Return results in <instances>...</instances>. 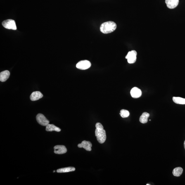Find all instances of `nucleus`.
Masks as SVG:
<instances>
[{
	"instance_id": "22",
	"label": "nucleus",
	"mask_w": 185,
	"mask_h": 185,
	"mask_svg": "<svg viewBox=\"0 0 185 185\" xmlns=\"http://www.w3.org/2000/svg\"><path fill=\"white\" fill-rule=\"evenodd\" d=\"M150 185V184H146V185Z\"/></svg>"
},
{
	"instance_id": "1",
	"label": "nucleus",
	"mask_w": 185,
	"mask_h": 185,
	"mask_svg": "<svg viewBox=\"0 0 185 185\" xmlns=\"http://www.w3.org/2000/svg\"><path fill=\"white\" fill-rule=\"evenodd\" d=\"M116 28L117 25L115 22L109 21L102 24L100 30L102 33L107 34L114 32Z\"/></svg>"
},
{
	"instance_id": "17",
	"label": "nucleus",
	"mask_w": 185,
	"mask_h": 185,
	"mask_svg": "<svg viewBox=\"0 0 185 185\" xmlns=\"http://www.w3.org/2000/svg\"><path fill=\"white\" fill-rule=\"evenodd\" d=\"M173 101L176 104H185V99L180 97H174L173 98Z\"/></svg>"
},
{
	"instance_id": "9",
	"label": "nucleus",
	"mask_w": 185,
	"mask_h": 185,
	"mask_svg": "<svg viewBox=\"0 0 185 185\" xmlns=\"http://www.w3.org/2000/svg\"><path fill=\"white\" fill-rule=\"evenodd\" d=\"M130 94L131 96L134 98H138L142 95V91L137 87H134L131 90Z\"/></svg>"
},
{
	"instance_id": "19",
	"label": "nucleus",
	"mask_w": 185,
	"mask_h": 185,
	"mask_svg": "<svg viewBox=\"0 0 185 185\" xmlns=\"http://www.w3.org/2000/svg\"><path fill=\"white\" fill-rule=\"evenodd\" d=\"M96 128H104L103 126L100 123L98 122L96 124Z\"/></svg>"
},
{
	"instance_id": "2",
	"label": "nucleus",
	"mask_w": 185,
	"mask_h": 185,
	"mask_svg": "<svg viewBox=\"0 0 185 185\" xmlns=\"http://www.w3.org/2000/svg\"><path fill=\"white\" fill-rule=\"evenodd\" d=\"M96 136L98 141L101 144L105 142L106 139V133L104 128H96L95 131Z\"/></svg>"
},
{
	"instance_id": "5",
	"label": "nucleus",
	"mask_w": 185,
	"mask_h": 185,
	"mask_svg": "<svg viewBox=\"0 0 185 185\" xmlns=\"http://www.w3.org/2000/svg\"><path fill=\"white\" fill-rule=\"evenodd\" d=\"M137 55V52L134 50L129 52L126 56V58L127 59L128 63L130 64L135 63Z\"/></svg>"
},
{
	"instance_id": "4",
	"label": "nucleus",
	"mask_w": 185,
	"mask_h": 185,
	"mask_svg": "<svg viewBox=\"0 0 185 185\" xmlns=\"http://www.w3.org/2000/svg\"><path fill=\"white\" fill-rule=\"evenodd\" d=\"M91 65L90 62L87 60H83L79 62L76 65V67L79 69L85 70L89 68Z\"/></svg>"
},
{
	"instance_id": "14",
	"label": "nucleus",
	"mask_w": 185,
	"mask_h": 185,
	"mask_svg": "<svg viewBox=\"0 0 185 185\" xmlns=\"http://www.w3.org/2000/svg\"><path fill=\"white\" fill-rule=\"evenodd\" d=\"M149 116V114L146 112H144L141 116L140 117V122L142 124L146 123L148 122V119Z\"/></svg>"
},
{
	"instance_id": "16",
	"label": "nucleus",
	"mask_w": 185,
	"mask_h": 185,
	"mask_svg": "<svg viewBox=\"0 0 185 185\" xmlns=\"http://www.w3.org/2000/svg\"><path fill=\"white\" fill-rule=\"evenodd\" d=\"M183 172V169L182 168L178 167L176 168L173 171L172 174L174 176L176 177H179L182 174Z\"/></svg>"
},
{
	"instance_id": "11",
	"label": "nucleus",
	"mask_w": 185,
	"mask_h": 185,
	"mask_svg": "<svg viewBox=\"0 0 185 185\" xmlns=\"http://www.w3.org/2000/svg\"><path fill=\"white\" fill-rule=\"evenodd\" d=\"M43 95L39 91H35L33 92L30 96V100L32 101H36L43 97Z\"/></svg>"
},
{
	"instance_id": "6",
	"label": "nucleus",
	"mask_w": 185,
	"mask_h": 185,
	"mask_svg": "<svg viewBox=\"0 0 185 185\" xmlns=\"http://www.w3.org/2000/svg\"><path fill=\"white\" fill-rule=\"evenodd\" d=\"M36 119L38 123L43 126H46L49 124V121L46 119L45 117L41 114H37Z\"/></svg>"
},
{
	"instance_id": "20",
	"label": "nucleus",
	"mask_w": 185,
	"mask_h": 185,
	"mask_svg": "<svg viewBox=\"0 0 185 185\" xmlns=\"http://www.w3.org/2000/svg\"><path fill=\"white\" fill-rule=\"evenodd\" d=\"M184 148L185 149V141H184Z\"/></svg>"
},
{
	"instance_id": "7",
	"label": "nucleus",
	"mask_w": 185,
	"mask_h": 185,
	"mask_svg": "<svg viewBox=\"0 0 185 185\" xmlns=\"http://www.w3.org/2000/svg\"><path fill=\"white\" fill-rule=\"evenodd\" d=\"M54 153L57 154H63L67 152L66 147L63 145H57L54 147Z\"/></svg>"
},
{
	"instance_id": "18",
	"label": "nucleus",
	"mask_w": 185,
	"mask_h": 185,
	"mask_svg": "<svg viewBox=\"0 0 185 185\" xmlns=\"http://www.w3.org/2000/svg\"><path fill=\"white\" fill-rule=\"evenodd\" d=\"M120 114L121 116L123 118H126L129 116L130 113L127 110H122L120 111Z\"/></svg>"
},
{
	"instance_id": "13",
	"label": "nucleus",
	"mask_w": 185,
	"mask_h": 185,
	"mask_svg": "<svg viewBox=\"0 0 185 185\" xmlns=\"http://www.w3.org/2000/svg\"><path fill=\"white\" fill-rule=\"evenodd\" d=\"M46 130L47 131H56L59 132L61 131V129L53 124H48L46 126Z\"/></svg>"
},
{
	"instance_id": "8",
	"label": "nucleus",
	"mask_w": 185,
	"mask_h": 185,
	"mask_svg": "<svg viewBox=\"0 0 185 185\" xmlns=\"http://www.w3.org/2000/svg\"><path fill=\"white\" fill-rule=\"evenodd\" d=\"M92 145L89 141H84L82 142L78 145L77 146L79 148H83L87 151H90L91 150V147Z\"/></svg>"
},
{
	"instance_id": "21",
	"label": "nucleus",
	"mask_w": 185,
	"mask_h": 185,
	"mask_svg": "<svg viewBox=\"0 0 185 185\" xmlns=\"http://www.w3.org/2000/svg\"><path fill=\"white\" fill-rule=\"evenodd\" d=\"M55 172V170H54V171H53V172Z\"/></svg>"
},
{
	"instance_id": "3",
	"label": "nucleus",
	"mask_w": 185,
	"mask_h": 185,
	"mask_svg": "<svg viewBox=\"0 0 185 185\" xmlns=\"http://www.w3.org/2000/svg\"><path fill=\"white\" fill-rule=\"evenodd\" d=\"M2 25L5 28L8 29L16 30V24L14 20L12 19H8L2 22Z\"/></svg>"
},
{
	"instance_id": "10",
	"label": "nucleus",
	"mask_w": 185,
	"mask_h": 185,
	"mask_svg": "<svg viewBox=\"0 0 185 185\" xmlns=\"http://www.w3.org/2000/svg\"><path fill=\"white\" fill-rule=\"evenodd\" d=\"M167 6L169 9H172L177 7L179 3V0H165Z\"/></svg>"
},
{
	"instance_id": "15",
	"label": "nucleus",
	"mask_w": 185,
	"mask_h": 185,
	"mask_svg": "<svg viewBox=\"0 0 185 185\" xmlns=\"http://www.w3.org/2000/svg\"><path fill=\"white\" fill-rule=\"evenodd\" d=\"M75 169L73 167H68L58 169L57 172L58 173H65L73 172Z\"/></svg>"
},
{
	"instance_id": "12",
	"label": "nucleus",
	"mask_w": 185,
	"mask_h": 185,
	"mask_svg": "<svg viewBox=\"0 0 185 185\" xmlns=\"http://www.w3.org/2000/svg\"><path fill=\"white\" fill-rule=\"evenodd\" d=\"M10 73L8 70H5L0 73V81L2 82L6 81L9 77Z\"/></svg>"
}]
</instances>
